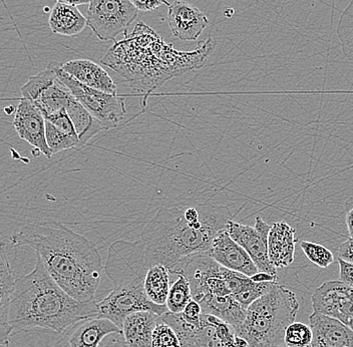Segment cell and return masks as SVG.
<instances>
[{"instance_id":"5bb4252c","label":"cell","mask_w":353,"mask_h":347,"mask_svg":"<svg viewBox=\"0 0 353 347\" xmlns=\"http://www.w3.org/2000/svg\"><path fill=\"white\" fill-rule=\"evenodd\" d=\"M168 24L172 33L184 41H197L210 21L205 13L189 2L176 0L167 3Z\"/></svg>"},{"instance_id":"ffe728a7","label":"cell","mask_w":353,"mask_h":347,"mask_svg":"<svg viewBox=\"0 0 353 347\" xmlns=\"http://www.w3.org/2000/svg\"><path fill=\"white\" fill-rule=\"evenodd\" d=\"M295 232L296 230L283 221L271 225L268 236V255L276 268H283L294 262Z\"/></svg>"},{"instance_id":"4fadbf2b","label":"cell","mask_w":353,"mask_h":347,"mask_svg":"<svg viewBox=\"0 0 353 347\" xmlns=\"http://www.w3.org/2000/svg\"><path fill=\"white\" fill-rule=\"evenodd\" d=\"M12 125L22 140L28 141L37 152L52 159V152L46 141V118L41 110L32 103L21 98L15 109Z\"/></svg>"},{"instance_id":"f1b7e54d","label":"cell","mask_w":353,"mask_h":347,"mask_svg":"<svg viewBox=\"0 0 353 347\" xmlns=\"http://www.w3.org/2000/svg\"><path fill=\"white\" fill-rule=\"evenodd\" d=\"M152 346L153 347H181L180 338L169 324L161 319L154 328Z\"/></svg>"},{"instance_id":"d6986e66","label":"cell","mask_w":353,"mask_h":347,"mask_svg":"<svg viewBox=\"0 0 353 347\" xmlns=\"http://www.w3.org/2000/svg\"><path fill=\"white\" fill-rule=\"evenodd\" d=\"M17 278L13 275L10 261L6 254L4 244L0 250V344L8 347L13 329L10 324L11 299L14 293Z\"/></svg>"},{"instance_id":"74e56055","label":"cell","mask_w":353,"mask_h":347,"mask_svg":"<svg viewBox=\"0 0 353 347\" xmlns=\"http://www.w3.org/2000/svg\"><path fill=\"white\" fill-rule=\"evenodd\" d=\"M278 347H287L286 346H278Z\"/></svg>"},{"instance_id":"7c38bea8","label":"cell","mask_w":353,"mask_h":347,"mask_svg":"<svg viewBox=\"0 0 353 347\" xmlns=\"http://www.w3.org/2000/svg\"><path fill=\"white\" fill-rule=\"evenodd\" d=\"M313 311L339 320L353 330V288L341 280L322 283L311 297Z\"/></svg>"},{"instance_id":"52a82bcc","label":"cell","mask_w":353,"mask_h":347,"mask_svg":"<svg viewBox=\"0 0 353 347\" xmlns=\"http://www.w3.org/2000/svg\"><path fill=\"white\" fill-rule=\"evenodd\" d=\"M145 276H136L116 283L114 288L98 302L99 318H107L117 326L123 327L128 316L139 311H151L162 316L167 313V305L151 301L143 287Z\"/></svg>"},{"instance_id":"ac0fdd59","label":"cell","mask_w":353,"mask_h":347,"mask_svg":"<svg viewBox=\"0 0 353 347\" xmlns=\"http://www.w3.org/2000/svg\"><path fill=\"white\" fill-rule=\"evenodd\" d=\"M61 68L66 74L83 85L108 94L118 95V88L109 72L94 61L90 59H74L61 63Z\"/></svg>"},{"instance_id":"cb8c5ba5","label":"cell","mask_w":353,"mask_h":347,"mask_svg":"<svg viewBox=\"0 0 353 347\" xmlns=\"http://www.w3.org/2000/svg\"><path fill=\"white\" fill-rule=\"evenodd\" d=\"M66 112L72 119L79 140L83 146L87 145L88 141L101 130H107L105 126L99 123L98 119H94L76 98L70 101V106L66 109Z\"/></svg>"},{"instance_id":"8fae6325","label":"cell","mask_w":353,"mask_h":347,"mask_svg":"<svg viewBox=\"0 0 353 347\" xmlns=\"http://www.w3.org/2000/svg\"><path fill=\"white\" fill-rule=\"evenodd\" d=\"M271 226L257 216L253 227L230 220L226 230L230 237L246 250L259 271L277 276V268L268 255V236Z\"/></svg>"},{"instance_id":"4316f807","label":"cell","mask_w":353,"mask_h":347,"mask_svg":"<svg viewBox=\"0 0 353 347\" xmlns=\"http://www.w3.org/2000/svg\"><path fill=\"white\" fill-rule=\"evenodd\" d=\"M300 248L303 251L304 255L307 257V259L320 268H327L334 261L332 252L319 243L302 241L300 243Z\"/></svg>"},{"instance_id":"7a4b0ae2","label":"cell","mask_w":353,"mask_h":347,"mask_svg":"<svg viewBox=\"0 0 353 347\" xmlns=\"http://www.w3.org/2000/svg\"><path fill=\"white\" fill-rule=\"evenodd\" d=\"M10 242L34 250L52 279L77 301H96L105 266L85 236L55 221L37 220L15 232Z\"/></svg>"},{"instance_id":"5b68a950","label":"cell","mask_w":353,"mask_h":347,"mask_svg":"<svg viewBox=\"0 0 353 347\" xmlns=\"http://www.w3.org/2000/svg\"><path fill=\"white\" fill-rule=\"evenodd\" d=\"M299 306L293 291L275 283L268 293L248 307L236 335L244 338L249 347L285 346L286 329L296 320Z\"/></svg>"},{"instance_id":"7402d4cb","label":"cell","mask_w":353,"mask_h":347,"mask_svg":"<svg viewBox=\"0 0 353 347\" xmlns=\"http://www.w3.org/2000/svg\"><path fill=\"white\" fill-rule=\"evenodd\" d=\"M110 335H121L120 327L107 318H92L79 324L70 335V347H99Z\"/></svg>"},{"instance_id":"e575fe53","label":"cell","mask_w":353,"mask_h":347,"mask_svg":"<svg viewBox=\"0 0 353 347\" xmlns=\"http://www.w3.org/2000/svg\"><path fill=\"white\" fill-rule=\"evenodd\" d=\"M346 225H347L350 238H353V208L346 214Z\"/></svg>"},{"instance_id":"d6a6232c","label":"cell","mask_w":353,"mask_h":347,"mask_svg":"<svg viewBox=\"0 0 353 347\" xmlns=\"http://www.w3.org/2000/svg\"><path fill=\"white\" fill-rule=\"evenodd\" d=\"M251 279L255 282H276L277 281V276L259 271L257 274L253 275Z\"/></svg>"},{"instance_id":"836d02e7","label":"cell","mask_w":353,"mask_h":347,"mask_svg":"<svg viewBox=\"0 0 353 347\" xmlns=\"http://www.w3.org/2000/svg\"><path fill=\"white\" fill-rule=\"evenodd\" d=\"M59 3L68 4V6H79L90 4V0H57Z\"/></svg>"},{"instance_id":"83f0119b","label":"cell","mask_w":353,"mask_h":347,"mask_svg":"<svg viewBox=\"0 0 353 347\" xmlns=\"http://www.w3.org/2000/svg\"><path fill=\"white\" fill-rule=\"evenodd\" d=\"M313 339L310 326L302 322H293L286 329L284 342L287 347H309Z\"/></svg>"},{"instance_id":"603a6c76","label":"cell","mask_w":353,"mask_h":347,"mask_svg":"<svg viewBox=\"0 0 353 347\" xmlns=\"http://www.w3.org/2000/svg\"><path fill=\"white\" fill-rule=\"evenodd\" d=\"M48 26L54 34L77 37L87 28L88 19L77 6L57 2L50 10Z\"/></svg>"},{"instance_id":"484cf974","label":"cell","mask_w":353,"mask_h":347,"mask_svg":"<svg viewBox=\"0 0 353 347\" xmlns=\"http://www.w3.org/2000/svg\"><path fill=\"white\" fill-rule=\"evenodd\" d=\"M178 278L170 289L169 296L167 299V308L171 313H182L190 304L192 296L191 286L186 277L182 274H179Z\"/></svg>"},{"instance_id":"44dd1931","label":"cell","mask_w":353,"mask_h":347,"mask_svg":"<svg viewBox=\"0 0 353 347\" xmlns=\"http://www.w3.org/2000/svg\"><path fill=\"white\" fill-rule=\"evenodd\" d=\"M162 319L151 311H139L128 316L121 327V335L130 347H153V333Z\"/></svg>"},{"instance_id":"2e32d148","label":"cell","mask_w":353,"mask_h":347,"mask_svg":"<svg viewBox=\"0 0 353 347\" xmlns=\"http://www.w3.org/2000/svg\"><path fill=\"white\" fill-rule=\"evenodd\" d=\"M313 339L309 347H353V330L339 320L313 311L309 316Z\"/></svg>"},{"instance_id":"d590c367","label":"cell","mask_w":353,"mask_h":347,"mask_svg":"<svg viewBox=\"0 0 353 347\" xmlns=\"http://www.w3.org/2000/svg\"><path fill=\"white\" fill-rule=\"evenodd\" d=\"M343 15H348V17H352L353 19V0L350 2V6L344 11Z\"/></svg>"},{"instance_id":"f546056e","label":"cell","mask_w":353,"mask_h":347,"mask_svg":"<svg viewBox=\"0 0 353 347\" xmlns=\"http://www.w3.org/2000/svg\"><path fill=\"white\" fill-rule=\"evenodd\" d=\"M339 280L353 288V263L339 258Z\"/></svg>"},{"instance_id":"e0dca14e","label":"cell","mask_w":353,"mask_h":347,"mask_svg":"<svg viewBox=\"0 0 353 347\" xmlns=\"http://www.w3.org/2000/svg\"><path fill=\"white\" fill-rule=\"evenodd\" d=\"M46 141L52 154L83 147L66 110L46 118Z\"/></svg>"},{"instance_id":"d4e9b609","label":"cell","mask_w":353,"mask_h":347,"mask_svg":"<svg viewBox=\"0 0 353 347\" xmlns=\"http://www.w3.org/2000/svg\"><path fill=\"white\" fill-rule=\"evenodd\" d=\"M170 273L171 272L164 265H154L148 269L143 280V287L148 297L154 304H167L168 296L172 286Z\"/></svg>"},{"instance_id":"9c48e42d","label":"cell","mask_w":353,"mask_h":347,"mask_svg":"<svg viewBox=\"0 0 353 347\" xmlns=\"http://www.w3.org/2000/svg\"><path fill=\"white\" fill-rule=\"evenodd\" d=\"M139 10L131 0H90L88 26L101 41H116L121 32L138 17Z\"/></svg>"},{"instance_id":"9a60e30c","label":"cell","mask_w":353,"mask_h":347,"mask_svg":"<svg viewBox=\"0 0 353 347\" xmlns=\"http://www.w3.org/2000/svg\"><path fill=\"white\" fill-rule=\"evenodd\" d=\"M208 254L222 266L249 277L259 272L246 250L230 237L226 229L220 231L214 238Z\"/></svg>"},{"instance_id":"8992f818","label":"cell","mask_w":353,"mask_h":347,"mask_svg":"<svg viewBox=\"0 0 353 347\" xmlns=\"http://www.w3.org/2000/svg\"><path fill=\"white\" fill-rule=\"evenodd\" d=\"M161 317L176 331L181 347H249L233 326L216 316L203 313L199 326L187 324L180 313L168 311Z\"/></svg>"},{"instance_id":"6da1fadb","label":"cell","mask_w":353,"mask_h":347,"mask_svg":"<svg viewBox=\"0 0 353 347\" xmlns=\"http://www.w3.org/2000/svg\"><path fill=\"white\" fill-rule=\"evenodd\" d=\"M216 48V39L210 37L191 52L176 50L140 21L108 50L101 63L120 75L134 92L145 95L147 101L152 92L170 79L204 68Z\"/></svg>"},{"instance_id":"ba28073f","label":"cell","mask_w":353,"mask_h":347,"mask_svg":"<svg viewBox=\"0 0 353 347\" xmlns=\"http://www.w3.org/2000/svg\"><path fill=\"white\" fill-rule=\"evenodd\" d=\"M50 68L54 70L59 79L70 88L74 97L90 112L94 119L105 126V129H114L119 127L127 115L123 99L119 95L108 94L83 85L74 77L66 74L61 68V63H50Z\"/></svg>"},{"instance_id":"30bf717a","label":"cell","mask_w":353,"mask_h":347,"mask_svg":"<svg viewBox=\"0 0 353 347\" xmlns=\"http://www.w3.org/2000/svg\"><path fill=\"white\" fill-rule=\"evenodd\" d=\"M21 96L34 103L44 118L66 110L74 98L50 66L28 79L21 88Z\"/></svg>"},{"instance_id":"1f68e13d","label":"cell","mask_w":353,"mask_h":347,"mask_svg":"<svg viewBox=\"0 0 353 347\" xmlns=\"http://www.w3.org/2000/svg\"><path fill=\"white\" fill-rule=\"evenodd\" d=\"M337 253L341 259L353 263V238L347 239L345 242L341 243L337 248Z\"/></svg>"},{"instance_id":"8d00e7d4","label":"cell","mask_w":353,"mask_h":347,"mask_svg":"<svg viewBox=\"0 0 353 347\" xmlns=\"http://www.w3.org/2000/svg\"><path fill=\"white\" fill-rule=\"evenodd\" d=\"M120 347H130L128 346L127 344H125V340H123V342H121Z\"/></svg>"},{"instance_id":"277c9868","label":"cell","mask_w":353,"mask_h":347,"mask_svg":"<svg viewBox=\"0 0 353 347\" xmlns=\"http://www.w3.org/2000/svg\"><path fill=\"white\" fill-rule=\"evenodd\" d=\"M98 317V302H79L66 293L52 279L39 256L34 269L17 279L10 309L13 333L39 327L63 333Z\"/></svg>"},{"instance_id":"4dcf8cb0","label":"cell","mask_w":353,"mask_h":347,"mask_svg":"<svg viewBox=\"0 0 353 347\" xmlns=\"http://www.w3.org/2000/svg\"><path fill=\"white\" fill-rule=\"evenodd\" d=\"M134 8L139 11H154L158 10L161 6H167V0H131Z\"/></svg>"},{"instance_id":"3957f363","label":"cell","mask_w":353,"mask_h":347,"mask_svg":"<svg viewBox=\"0 0 353 347\" xmlns=\"http://www.w3.org/2000/svg\"><path fill=\"white\" fill-rule=\"evenodd\" d=\"M232 218L228 207L212 203L161 208L140 235L145 265H164L170 270L186 258L208 253Z\"/></svg>"}]
</instances>
